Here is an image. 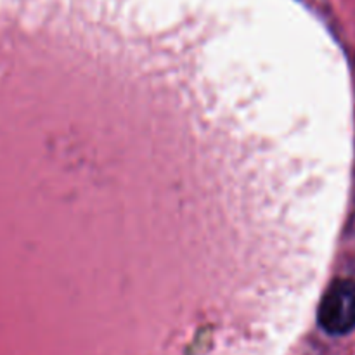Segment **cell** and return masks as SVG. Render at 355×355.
Listing matches in <instances>:
<instances>
[{"mask_svg":"<svg viewBox=\"0 0 355 355\" xmlns=\"http://www.w3.org/2000/svg\"><path fill=\"white\" fill-rule=\"evenodd\" d=\"M319 326L333 336L355 329V281L335 279L322 297L318 311Z\"/></svg>","mask_w":355,"mask_h":355,"instance_id":"6da1fadb","label":"cell"}]
</instances>
